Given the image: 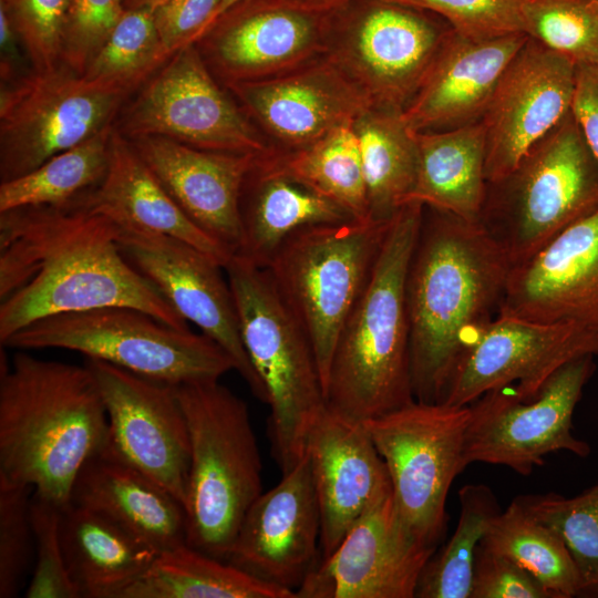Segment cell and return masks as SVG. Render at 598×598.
Segmentation results:
<instances>
[{
    "mask_svg": "<svg viewBox=\"0 0 598 598\" xmlns=\"http://www.w3.org/2000/svg\"><path fill=\"white\" fill-rule=\"evenodd\" d=\"M481 544L519 564L553 598L579 596L578 571L566 545L516 498L494 517Z\"/></svg>",
    "mask_w": 598,
    "mask_h": 598,
    "instance_id": "cell-36",
    "label": "cell"
},
{
    "mask_svg": "<svg viewBox=\"0 0 598 598\" xmlns=\"http://www.w3.org/2000/svg\"><path fill=\"white\" fill-rule=\"evenodd\" d=\"M458 502L456 528L425 565L415 592L417 598H471L476 551L501 507L485 484L464 485Z\"/></svg>",
    "mask_w": 598,
    "mask_h": 598,
    "instance_id": "cell-37",
    "label": "cell"
},
{
    "mask_svg": "<svg viewBox=\"0 0 598 598\" xmlns=\"http://www.w3.org/2000/svg\"><path fill=\"white\" fill-rule=\"evenodd\" d=\"M524 32L576 64H598V0H526Z\"/></svg>",
    "mask_w": 598,
    "mask_h": 598,
    "instance_id": "cell-40",
    "label": "cell"
},
{
    "mask_svg": "<svg viewBox=\"0 0 598 598\" xmlns=\"http://www.w3.org/2000/svg\"><path fill=\"white\" fill-rule=\"evenodd\" d=\"M71 0H0L11 18L30 68L38 72L62 65Z\"/></svg>",
    "mask_w": 598,
    "mask_h": 598,
    "instance_id": "cell-42",
    "label": "cell"
},
{
    "mask_svg": "<svg viewBox=\"0 0 598 598\" xmlns=\"http://www.w3.org/2000/svg\"><path fill=\"white\" fill-rule=\"evenodd\" d=\"M114 124L30 173L0 183V213L32 206H68L85 199L107 173Z\"/></svg>",
    "mask_w": 598,
    "mask_h": 598,
    "instance_id": "cell-35",
    "label": "cell"
},
{
    "mask_svg": "<svg viewBox=\"0 0 598 598\" xmlns=\"http://www.w3.org/2000/svg\"><path fill=\"white\" fill-rule=\"evenodd\" d=\"M527 39L524 32L471 39L451 28L417 92L401 112L408 128L439 131L478 122Z\"/></svg>",
    "mask_w": 598,
    "mask_h": 598,
    "instance_id": "cell-26",
    "label": "cell"
},
{
    "mask_svg": "<svg viewBox=\"0 0 598 598\" xmlns=\"http://www.w3.org/2000/svg\"><path fill=\"white\" fill-rule=\"evenodd\" d=\"M306 455L319 504L323 559L367 511L392 494V484L364 423L328 406L309 432Z\"/></svg>",
    "mask_w": 598,
    "mask_h": 598,
    "instance_id": "cell-24",
    "label": "cell"
},
{
    "mask_svg": "<svg viewBox=\"0 0 598 598\" xmlns=\"http://www.w3.org/2000/svg\"><path fill=\"white\" fill-rule=\"evenodd\" d=\"M60 532L80 598H122L158 555L107 518L71 502L61 508Z\"/></svg>",
    "mask_w": 598,
    "mask_h": 598,
    "instance_id": "cell-29",
    "label": "cell"
},
{
    "mask_svg": "<svg viewBox=\"0 0 598 598\" xmlns=\"http://www.w3.org/2000/svg\"><path fill=\"white\" fill-rule=\"evenodd\" d=\"M598 207V158L570 111L503 181L487 183L481 226L513 268Z\"/></svg>",
    "mask_w": 598,
    "mask_h": 598,
    "instance_id": "cell-7",
    "label": "cell"
},
{
    "mask_svg": "<svg viewBox=\"0 0 598 598\" xmlns=\"http://www.w3.org/2000/svg\"><path fill=\"white\" fill-rule=\"evenodd\" d=\"M166 1L167 0H123V4L125 9L147 8L154 10Z\"/></svg>",
    "mask_w": 598,
    "mask_h": 598,
    "instance_id": "cell-51",
    "label": "cell"
},
{
    "mask_svg": "<svg viewBox=\"0 0 598 598\" xmlns=\"http://www.w3.org/2000/svg\"><path fill=\"white\" fill-rule=\"evenodd\" d=\"M297 7L321 12L332 13L347 7L351 0H286Z\"/></svg>",
    "mask_w": 598,
    "mask_h": 598,
    "instance_id": "cell-50",
    "label": "cell"
},
{
    "mask_svg": "<svg viewBox=\"0 0 598 598\" xmlns=\"http://www.w3.org/2000/svg\"><path fill=\"white\" fill-rule=\"evenodd\" d=\"M470 415V405L413 400L363 422L388 467L401 520L434 548L446 532L448 491L467 466Z\"/></svg>",
    "mask_w": 598,
    "mask_h": 598,
    "instance_id": "cell-10",
    "label": "cell"
},
{
    "mask_svg": "<svg viewBox=\"0 0 598 598\" xmlns=\"http://www.w3.org/2000/svg\"><path fill=\"white\" fill-rule=\"evenodd\" d=\"M116 118L115 130L127 140L161 136L199 150L238 154L274 151L217 83L195 43L174 52Z\"/></svg>",
    "mask_w": 598,
    "mask_h": 598,
    "instance_id": "cell-12",
    "label": "cell"
},
{
    "mask_svg": "<svg viewBox=\"0 0 598 598\" xmlns=\"http://www.w3.org/2000/svg\"><path fill=\"white\" fill-rule=\"evenodd\" d=\"M175 390L190 441L187 544L226 560L247 511L262 493L249 410L219 380L181 383Z\"/></svg>",
    "mask_w": 598,
    "mask_h": 598,
    "instance_id": "cell-5",
    "label": "cell"
},
{
    "mask_svg": "<svg viewBox=\"0 0 598 598\" xmlns=\"http://www.w3.org/2000/svg\"><path fill=\"white\" fill-rule=\"evenodd\" d=\"M595 370V355L586 354L560 367L532 399H522L514 384L484 393L470 404L466 464L502 465L529 475L550 453L588 456L590 446L573 433V415Z\"/></svg>",
    "mask_w": 598,
    "mask_h": 598,
    "instance_id": "cell-14",
    "label": "cell"
},
{
    "mask_svg": "<svg viewBox=\"0 0 598 598\" xmlns=\"http://www.w3.org/2000/svg\"><path fill=\"white\" fill-rule=\"evenodd\" d=\"M21 44L6 8L0 4V78L1 84L13 81L29 70H22ZM24 51V50H23Z\"/></svg>",
    "mask_w": 598,
    "mask_h": 598,
    "instance_id": "cell-49",
    "label": "cell"
},
{
    "mask_svg": "<svg viewBox=\"0 0 598 598\" xmlns=\"http://www.w3.org/2000/svg\"><path fill=\"white\" fill-rule=\"evenodd\" d=\"M261 161L269 169L336 203L354 219H371L362 159L352 125L333 130L299 148H275L262 155Z\"/></svg>",
    "mask_w": 598,
    "mask_h": 598,
    "instance_id": "cell-34",
    "label": "cell"
},
{
    "mask_svg": "<svg viewBox=\"0 0 598 598\" xmlns=\"http://www.w3.org/2000/svg\"><path fill=\"white\" fill-rule=\"evenodd\" d=\"M391 219L303 227L281 244L265 268L312 346L323 391L338 338L368 282Z\"/></svg>",
    "mask_w": 598,
    "mask_h": 598,
    "instance_id": "cell-8",
    "label": "cell"
},
{
    "mask_svg": "<svg viewBox=\"0 0 598 598\" xmlns=\"http://www.w3.org/2000/svg\"><path fill=\"white\" fill-rule=\"evenodd\" d=\"M367 186L370 218L388 221L415 187L419 152L401 111L372 106L353 125Z\"/></svg>",
    "mask_w": 598,
    "mask_h": 598,
    "instance_id": "cell-32",
    "label": "cell"
},
{
    "mask_svg": "<svg viewBox=\"0 0 598 598\" xmlns=\"http://www.w3.org/2000/svg\"><path fill=\"white\" fill-rule=\"evenodd\" d=\"M261 156L241 188V244L235 255L266 268L295 231L307 226L354 219L336 203L269 169Z\"/></svg>",
    "mask_w": 598,
    "mask_h": 598,
    "instance_id": "cell-30",
    "label": "cell"
},
{
    "mask_svg": "<svg viewBox=\"0 0 598 598\" xmlns=\"http://www.w3.org/2000/svg\"><path fill=\"white\" fill-rule=\"evenodd\" d=\"M128 141L186 216L235 255L241 188L260 155L199 150L161 136Z\"/></svg>",
    "mask_w": 598,
    "mask_h": 598,
    "instance_id": "cell-25",
    "label": "cell"
},
{
    "mask_svg": "<svg viewBox=\"0 0 598 598\" xmlns=\"http://www.w3.org/2000/svg\"><path fill=\"white\" fill-rule=\"evenodd\" d=\"M128 92L86 81L64 65L30 69L0 91V182L39 167L113 125Z\"/></svg>",
    "mask_w": 598,
    "mask_h": 598,
    "instance_id": "cell-11",
    "label": "cell"
},
{
    "mask_svg": "<svg viewBox=\"0 0 598 598\" xmlns=\"http://www.w3.org/2000/svg\"><path fill=\"white\" fill-rule=\"evenodd\" d=\"M330 14L286 0H244L218 17L195 44L225 86L268 79L326 53Z\"/></svg>",
    "mask_w": 598,
    "mask_h": 598,
    "instance_id": "cell-18",
    "label": "cell"
},
{
    "mask_svg": "<svg viewBox=\"0 0 598 598\" xmlns=\"http://www.w3.org/2000/svg\"><path fill=\"white\" fill-rule=\"evenodd\" d=\"M251 121L283 147L306 146L353 125L373 105L324 54L286 73L226 85Z\"/></svg>",
    "mask_w": 598,
    "mask_h": 598,
    "instance_id": "cell-22",
    "label": "cell"
},
{
    "mask_svg": "<svg viewBox=\"0 0 598 598\" xmlns=\"http://www.w3.org/2000/svg\"><path fill=\"white\" fill-rule=\"evenodd\" d=\"M586 354L598 355V333L579 324L496 316L463 353L441 402L470 405L508 384L528 400L560 367Z\"/></svg>",
    "mask_w": 598,
    "mask_h": 598,
    "instance_id": "cell-17",
    "label": "cell"
},
{
    "mask_svg": "<svg viewBox=\"0 0 598 598\" xmlns=\"http://www.w3.org/2000/svg\"><path fill=\"white\" fill-rule=\"evenodd\" d=\"M34 561L27 598H80L64 559L61 540V508L34 494L31 498Z\"/></svg>",
    "mask_w": 598,
    "mask_h": 598,
    "instance_id": "cell-43",
    "label": "cell"
},
{
    "mask_svg": "<svg viewBox=\"0 0 598 598\" xmlns=\"http://www.w3.org/2000/svg\"><path fill=\"white\" fill-rule=\"evenodd\" d=\"M118 225L85 199L0 213V342L53 315L131 307L188 322L122 254Z\"/></svg>",
    "mask_w": 598,
    "mask_h": 598,
    "instance_id": "cell-1",
    "label": "cell"
},
{
    "mask_svg": "<svg viewBox=\"0 0 598 598\" xmlns=\"http://www.w3.org/2000/svg\"><path fill=\"white\" fill-rule=\"evenodd\" d=\"M576 63L528 37L502 74L480 120L487 183L506 178L570 111Z\"/></svg>",
    "mask_w": 598,
    "mask_h": 598,
    "instance_id": "cell-19",
    "label": "cell"
},
{
    "mask_svg": "<svg viewBox=\"0 0 598 598\" xmlns=\"http://www.w3.org/2000/svg\"><path fill=\"white\" fill-rule=\"evenodd\" d=\"M1 347L71 350L174 385L219 380L235 370L231 358L204 333L177 329L142 310L120 306L39 319Z\"/></svg>",
    "mask_w": 598,
    "mask_h": 598,
    "instance_id": "cell-9",
    "label": "cell"
},
{
    "mask_svg": "<svg viewBox=\"0 0 598 598\" xmlns=\"http://www.w3.org/2000/svg\"><path fill=\"white\" fill-rule=\"evenodd\" d=\"M419 152L410 202L478 223L487 192L481 121L442 131L413 132Z\"/></svg>",
    "mask_w": 598,
    "mask_h": 598,
    "instance_id": "cell-31",
    "label": "cell"
},
{
    "mask_svg": "<svg viewBox=\"0 0 598 598\" xmlns=\"http://www.w3.org/2000/svg\"><path fill=\"white\" fill-rule=\"evenodd\" d=\"M427 13L384 0H351L330 14L324 55L374 107L402 112L451 29Z\"/></svg>",
    "mask_w": 598,
    "mask_h": 598,
    "instance_id": "cell-13",
    "label": "cell"
},
{
    "mask_svg": "<svg viewBox=\"0 0 598 598\" xmlns=\"http://www.w3.org/2000/svg\"><path fill=\"white\" fill-rule=\"evenodd\" d=\"M241 1H244V0H220L219 6H218L217 11H216V14H215V18H214V21L212 23H214L216 21V19L218 17H220L224 12H226L228 9H230L231 7H234L235 4H237V3L241 2Z\"/></svg>",
    "mask_w": 598,
    "mask_h": 598,
    "instance_id": "cell-52",
    "label": "cell"
},
{
    "mask_svg": "<svg viewBox=\"0 0 598 598\" xmlns=\"http://www.w3.org/2000/svg\"><path fill=\"white\" fill-rule=\"evenodd\" d=\"M33 489L0 483V598L19 596L34 561Z\"/></svg>",
    "mask_w": 598,
    "mask_h": 598,
    "instance_id": "cell-41",
    "label": "cell"
},
{
    "mask_svg": "<svg viewBox=\"0 0 598 598\" xmlns=\"http://www.w3.org/2000/svg\"><path fill=\"white\" fill-rule=\"evenodd\" d=\"M224 270L245 350L270 408L271 452L285 474L305 457L309 432L327 408L315 351L267 269L234 255Z\"/></svg>",
    "mask_w": 598,
    "mask_h": 598,
    "instance_id": "cell-6",
    "label": "cell"
},
{
    "mask_svg": "<svg viewBox=\"0 0 598 598\" xmlns=\"http://www.w3.org/2000/svg\"><path fill=\"white\" fill-rule=\"evenodd\" d=\"M70 502L107 518L158 554L187 543L182 503L109 446L83 465Z\"/></svg>",
    "mask_w": 598,
    "mask_h": 598,
    "instance_id": "cell-27",
    "label": "cell"
},
{
    "mask_svg": "<svg viewBox=\"0 0 598 598\" xmlns=\"http://www.w3.org/2000/svg\"><path fill=\"white\" fill-rule=\"evenodd\" d=\"M497 316L598 333V207L512 268Z\"/></svg>",
    "mask_w": 598,
    "mask_h": 598,
    "instance_id": "cell-23",
    "label": "cell"
},
{
    "mask_svg": "<svg viewBox=\"0 0 598 598\" xmlns=\"http://www.w3.org/2000/svg\"><path fill=\"white\" fill-rule=\"evenodd\" d=\"M424 206L392 217L368 282L338 338L324 389L327 406L365 422L414 399L406 277Z\"/></svg>",
    "mask_w": 598,
    "mask_h": 598,
    "instance_id": "cell-4",
    "label": "cell"
},
{
    "mask_svg": "<svg viewBox=\"0 0 598 598\" xmlns=\"http://www.w3.org/2000/svg\"><path fill=\"white\" fill-rule=\"evenodd\" d=\"M436 548L403 524L393 493L349 529L336 550L320 559L297 598H413Z\"/></svg>",
    "mask_w": 598,
    "mask_h": 598,
    "instance_id": "cell-20",
    "label": "cell"
},
{
    "mask_svg": "<svg viewBox=\"0 0 598 598\" xmlns=\"http://www.w3.org/2000/svg\"><path fill=\"white\" fill-rule=\"evenodd\" d=\"M117 225L118 246L127 261L187 322L197 326L231 358L235 371L252 394L267 403L265 389L241 340L234 296L223 276L224 267L175 237Z\"/></svg>",
    "mask_w": 598,
    "mask_h": 598,
    "instance_id": "cell-16",
    "label": "cell"
},
{
    "mask_svg": "<svg viewBox=\"0 0 598 598\" xmlns=\"http://www.w3.org/2000/svg\"><path fill=\"white\" fill-rule=\"evenodd\" d=\"M516 499L566 545L579 576L578 597L598 598V484L571 497L546 493Z\"/></svg>",
    "mask_w": 598,
    "mask_h": 598,
    "instance_id": "cell-39",
    "label": "cell"
},
{
    "mask_svg": "<svg viewBox=\"0 0 598 598\" xmlns=\"http://www.w3.org/2000/svg\"><path fill=\"white\" fill-rule=\"evenodd\" d=\"M92 371L19 350L0 364V483L62 508L83 465L109 445Z\"/></svg>",
    "mask_w": 598,
    "mask_h": 598,
    "instance_id": "cell-3",
    "label": "cell"
},
{
    "mask_svg": "<svg viewBox=\"0 0 598 598\" xmlns=\"http://www.w3.org/2000/svg\"><path fill=\"white\" fill-rule=\"evenodd\" d=\"M109 419V447L184 506L190 441L175 385L86 359Z\"/></svg>",
    "mask_w": 598,
    "mask_h": 598,
    "instance_id": "cell-15",
    "label": "cell"
},
{
    "mask_svg": "<svg viewBox=\"0 0 598 598\" xmlns=\"http://www.w3.org/2000/svg\"><path fill=\"white\" fill-rule=\"evenodd\" d=\"M85 203L120 225L181 239L225 268L234 256L197 227L114 127L107 173Z\"/></svg>",
    "mask_w": 598,
    "mask_h": 598,
    "instance_id": "cell-28",
    "label": "cell"
},
{
    "mask_svg": "<svg viewBox=\"0 0 598 598\" xmlns=\"http://www.w3.org/2000/svg\"><path fill=\"white\" fill-rule=\"evenodd\" d=\"M125 10L123 0H71L62 65L82 75Z\"/></svg>",
    "mask_w": 598,
    "mask_h": 598,
    "instance_id": "cell-45",
    "label": "cell"
},
{
    "mask_svg": "<svg viewBox=\"0 0 598 598\" xmlns=\"http://www.w3.org/2000/svg\"><path fill=\"white\" fill-rule=\"evenodd\" d=\"M471 598H553L529 571L505 555L480 544Z\"/></svg>",
    "mask_w": 598,
    "mask_h": 598,
    "instance_id": "cell-46",
    "label": "cell"
},
{
    "mask_svg": "<svg viewBox=\"0 0 598 598\" xmlns=\"http://www.w3.org/2000/svg\"><path fill=\"white\" fill-rule=\"evenodd\" d=\"M122 598H297V595L186 543L159 553Z\"/></svg>",
    "mask_w": 598,
    "mask_h": 598,
    "instance_id": "cell-33",
    "label": "cell"
},
{
    "mask_svg": "<svg viewBox=\"0 0 598 598\" xmlns=\"http://www.w3.org/2000/svg\"><path fill=\"white\" fill-rule=\"evenodd\" d=\"M220 0H167L153 10L154 22L169 55L195 43L214 21Z\"/></svg>",
    "mask_w": 598,
    "mask_h": 598,
    "instance_id": "cell-47",
    "label": "cell"
},
{
    "mask_svg": "<svg viewBox=\"0 0 598 598\" xmlns=\"http://www.w3.org/2000/svg\"><path fill=\"white\" fill-rule=\"evenodd\" d=\"M429 209L405 292L413 395L434 403L463 353L498 315L513 266L480 223Z\"/></svg>",
    "mask_w": 598,
    "mask_h": 598,
    "instance_id": "cell-2",
    "label": "cell"
},
{
    "mask_svg": "<svg viewBox=\"0 0 598 598\" xmlns=\"http://www.w3.org/2000/svg\"><path fill=\"white\" fill-rule=\"evenodd\" d=\"M169 56L156 29L153 10L126 9L81 76L131 93Z\"/></svg>",
    "mask_w": 598,
    "mask_h": 598,
    "instance_id": "cell-38",
    "label": "cell"
},
{
    "mask_svg": "<svg viewBox=\"0 0 598 598\" xmlns=\"http://www.w3.org/2000/svg\"><path fill=\"white\" fill-rule=\"evenodd\" d=\"M321 518L307 455L247 511L226 561L297 591L319 558Z\"/></svg>",
    "mask_w": 598,
    "mask_h": 598,
    "instance_id": "cell-21",
    "label": "cell"
},
{
    "mask_svg": "<svg viewBox=\"0 0 598 598\" xmlns=\"http://www.w3.org/2000/svg\"><path fill=\"white\" fill-rule=\"evenodd\" d=\"M384 1L440 16L454 31L471 39L524 32L523 7L526 0Z\"/></svg>",
    "mask_w": 598,
    "mask_h": 598,
    "instance_id": "cell-44",
    "label": "cell"
},
{
    "mask_svg": "<svg viewBox=\"0 0 598 598\" xmlns=\"http://www.w3.org/2000/svg\"><path fill=\"white\" fill-rule=\"evenodd\" d=\"M571 112L586 143L598 158V64H576Z\"/></svg>",
    "mask_w": 598,
    "mask_h": 598,
    "instance_id": "cell-48",
    "label": "cell"
}]
</instances>
